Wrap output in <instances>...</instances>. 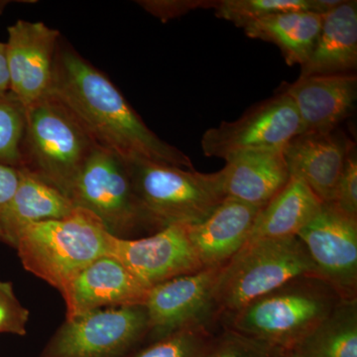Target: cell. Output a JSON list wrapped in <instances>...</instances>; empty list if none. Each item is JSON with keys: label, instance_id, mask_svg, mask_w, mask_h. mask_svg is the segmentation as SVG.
I'll use <instances>...</instances> for the list:
<instances>
[{"label": "cell", "instance_id": "obj_9", "mask_svg": "<svg viewBox=\"0 0 357 357\" xmlns=\"http://www.w3.org/2000/svg\"><path fill=\"white\" fill-rule=\"evenodd\" d=\"M300 130L297 109L283 91L249 109L236 121L208 129L202 136V151L204 156L225 160L250 150H283Z\"/></svg>", "mask_w": 357, "mask_h": 357}, {"label": "cell", "instance_id": "obj_4", "mask_svg": "<svg viewBox=\"0 0 357 357\" xmlns=\"http://www.w3.org/2000/svg\"><path fill=\"white\" fill-rule=\"evenodd\" d=\"M126 162L134 192L155 231L203 222L227 198L222 170L204 174L147 160Z\"/></svg>", "mask_w": 357, "mask_h": 357}, {"label": "cell", "instance_id": "obj_8", "mask_svg": "<svg viewBox=\"0 0 357 357\" xmlns=\"http://www.w3.org/2000/svg\"><path fill=\"white\" fill-rule=\"evenodd\" d=\"M149 332L145 305L96 310L66 319L40 357H126Z\"/></svg>", "mask_w": 357, "mask_h": 357}, {"label": "cell", "instance_id": "obj_22", "mask_svg": "<svg viewBox=\"0 0 357 357\" xmlns=\"http://www.w3.org/2000/svg\"><path fill=\"white\" fill-rule=\"evenodd\" d=\"M323 14L292 11L275 14L244 25L250 38L271 42L279 47L289 66L306 63L321 31Z\"/></svg>", "mask_w": 357, "mask_h": 357}, {"label": "cell", "instance_id": "obj_15", "mask_svg": "<svg viewBox=\"0 0 357 357\" xmlns=\"http://www.w3.org/2000/svg\"><path fill=\"white\" fill-rule=\"evenodd\" d=\"M284 93L297 109L300 134L331 133L354 112L357 77L349 73L299 77Z\"/></svg>", "mask_w": 357, "mask_h": 357}, {"label": "cell", "instance_id": "obj_7", "mask_svg": "<svg viewBox=\"0 0 357 357\" xmlns=\"http://www.w3.org/2000/svg\"><path fill=\"white\" fill-rule=\"evenodd\" d=\"M68 198L76 208L96 215L112 236L135 238L155 231L134 192L128 162L96 146L70 185Z\"/></svg>", "mask_w": 357, "mask_h": 357}, {"label": "cell", "instance_id": "obj_23", "mask_svg": "<svg viewBox=\"0 0 357 357\" xmlns=\"http://www.w3.org/2000/svg\"><path fill=\"white\" fill-rule=\"evenodd\" d=\"M295 349L301 357H357V298L340 301Z\"/></svg>", "mask_w": 357, "mask_h": 357}, {"label": "cell", "instance_id": "obj_11", "mask_svg": "<svg viewBox=\"0 0 357 357\" xmlns=\"http://www.w3.org/2000/svg\"><path fill=\"white\" fill-rule=\"evenodd\" d=\"M220 269L204 268L150 289L144 304L149 318L150 342L218 321L213 291Z\"/></svg>", "mask_w": 357, "mask_h": 357}, {"label": "cell", "instance_id": "obj_33", "mask_svg": "<svg viewBox=\"0 0 357 357\" xmlns=\"http://www.w3.org/2000/svg\"><path fill=\"white\" fill-rule=\"evenodd\" d=\"M275 357H301L296 349H290V351H280Z\"/></svg>", "mask_w": 357, "mask_h": 357}, {"label": "cell", "instance_id": "obj_29", "mask_svg": "<svg viewBox=\"0 0 357 357\" xmlns=\"http://www.w3.org/2000/svg\"><path fill=\"white\" fill-rule=\"evenodd\" d=\"M338 210L357 220V155L351 148L338 178L332 203Z\"/></svg>", "mask_w": 357, "mask_h": 357}, {"label": "cell", "instance_id": "obj_16", "mask_svg": "<svg viewBox=\"0 0 357 357\" xmlns=\"http://www.w3.org/2000/svg\"><path fill=\"white\" fill-rule=\"evenodd\" d=\"M354 143L344 134H298L283 148L291 177L306 183L324 204L333 199L338 178Z\"/></svg>", "mask_w": 357, "mask_h": 357}, {"label": "cell", "instance_id": "obj_2", "mask_svg": "<svg viewBox=\"0 0 357 357\" xmlns=\"http://www.w3.org/2000/svg\"><path fill=\"white\" fill-rule=\"evenodd\" d=\"M342 300L321 277L302 275L234 312L227 326L278 351H290Z\"/></svg>", "mask_w": 357, "mask_h": 357}, {"label": "cell", "instance_id": "obj_5", "mask_svg": "<svg viewBox=\"0 0 357 357\" xmlns=\"http://www.w3.org/2000/svg\"><path fill=\"white\" fill-rule=\"evenodd\" d=\"M316 268L297 236L248 241L220 267L213 297L218 319L229 318L249 303Z\"/></svg>", "mask_w": 357, "mask_h": 357}, {"label": "cell", "instance_id": "obj_20", "mask_svg": "<svg viewBox=\"0 0 357 357\" xmlns=\"http://www.w3.org/2000/svg\"><path fill=\"white\" fill-rule=\"evenodd\" d=\"M357 66V2L342 0L323 14L321 31L300 77L347 74Z\"/></svg>", "mask_w": 357, "mask_h": 357}, {"label": "cell", "instance_id": "obj_25", "mask_svg": "<svg viewBox=\"0 0 357 357\" xmlns=\"http://www.w3.org/2000/svg\"><path fill=\"white\" fill-rule=\"evenodd\" d=\"M211 326L201 325L178 331L151 340L126 357H202L217 335Z\"/></svg>", "mask_w": 357, "mask_h": 357}, {"label": "cell", "instance_id": "obj_30", "mask_svg": "<svg viewBox=\"0 0 357 357\" xmlns=\"http://www.w3.org/2000/svg\"><path fill=\"white\" fill-rule=\"evenodd\" d=\"M136 3L148 13L163 22L180 17L199 8H215L217 1H189V0H141Z\"/></svg>", "mask_w": 357, "mask_h": 357}, {"label": "cell", "instance_id": "obj_34", "mask_svg": "<svg viewBox=\"0 0 357 357\" xmlns=\"http://www.w3.org/2000/svg\"><path fill=\"white\" fill-rule=\"evenodd\" d=\"M9 3H11V1H8V0H0V15H1L4 9L6 8V6H8Z\"/></svg>", "mask_w": 357, "mask_h": 357}, {"label": "cell", "instance_id": "obj_27", "mask_svg": "<svg viewBox=\"0 0 357 357\" xmlns=\"http://www.w3.org/2000/svg\"><path fill=\"white\" fill-rule=\"evenodd\" d=\"M279 351L225 326L202 357H275Z\"/></svg>", "mask_w": 357, "mask_h": 357}, {"label": "cell", "instance_id": "obj_6", "mask_svg": "<svg viewBox=\"0 0 357 357\" xmlns=\"http://www.w3.org/2000/svg\"><path fill=\"white\" fill-rule=\"evenodd\" d=\"M96 146L74 114L52 93L25 107L22 168L66 196Z\"/></svg>", "mask_w": 357, "mask_h": 357}, {"label": "cell", "instance_id": "obj_10", "mask_svg": "<svg viewBox=\"0 0 357 357\" xmlns=\"http://www.w3.org/2000/svg\"><path fill=\"white\" fill-rule=\"evenodd\" d=\"M321 277L342 299L357 298V220L333 204L321 211L297 236Z\"/></svg>", "mask_w": 357, "mask_h": 357}, {"label": "cell", "instance_id": "obj_17", "mask_svg": "<svg viewBox=\"0 0 357 357\" xmlns=\"http://www.w3.org/2000/svg\"><path fill=\"white\" fill-rule=\"evenodd\" d=\"M260 208L227 197L203 222L187 225L203 268L222 267L245 245Z\"/></svg>", "mask_w": 357, "mask_h": 357}, {"label": "cell", "instance_id": "obj_1", "mask_svg": "<svg viewBox=\"0 0 357 357\" xmlns=\"http://www.w3.org/2000/svg\"><path fill=\"white\" fill-rule=\"evenodd\" d=\"M50 93L64 103L98 146L126 161L147 160L194 170L191 159L148 128L107 75L61 41Z\"/></svg>", "mask_w": 357, "mask_h": 357}, {"label": "cell", "instance_id": "obj_3", "mask_svg": "<svg viewBox=\"0 0 357 357\" xmlns=\"http://www.w3.org/2000/svg\"><path fill=\"white\" fill-rule=\"evenodd\" d=\"M112 237L93 213L76 208L60 220L33 223L15 249L26 271L61 293L89 265L109 256Z\"/></svg>", "mask_w": 357, "mask_h": 357}, {"label": "cell", "instance_id": "obj_12", "mask_svg": "<svg viewBox=\"0 0 357 357\" xmlns=\"http://www.w3.org/2000/svg\"><path fill=\"white\" fill-rule=\"evenodd\" d=\"M109 256L149 289L204 269L188 236L187 225H169L152 236L135 238L112 236Z\"/></svg>", "mask_w": 357, "mask_h": 357}, {"label": "cell", "instance_id": "obj_28", "mask_svg": "<svg viewBox=\"0 0 357 357\" xmlns=\"http://www.w3.org/2000/svg\"><path fill=\"white\" fill-rule=\"evenodd\" d=\"M29 316L16 297L13 283L0 281V333L25 335Z\"/></svg>", "mask_w": 357, "mask_h": 357}, {"label": "cell", "instance_id": "obj_18", "mask_svg": "<svg viewBox=\"0 0 357 357\" xmlns=\"http://www.w3.org/2000/svg\"><path fill=\"white\" fill-rule=\"evenodd\" d=\"M222 169L225 196L262 210L290 180L282 150H250L231 155Z\"/></svg>", "mask_w": 357, "mask_h": 357}, {"label": "cell", "instance_id": "obj_21", "mask_svg": "<svg viewBox=\"0 0 357 357\" xmlns=\"http://www.w3.org/2000/svg\"><path fill=\"white\" fill-rule=\"evenodd\" d=\"M323 204L306 183L291 177L285 188L260 210L248 241L297 236Z\"/></svg>", "mask_w": 357, "mask_h": 357}, {"label": "cell", "instance_id": "obj_14", "mask_svg": "<svg viewBox=\"0 0 357 357\" xmlns=\"http://www.w3.org/2000/svg\"><path fill=\"white\" fill-rule=\"evenodd\" d=\"M150 289L121 261L103 256L89 265L63 289L66 319L107 307L144 305Z\"/></svg>", "mask_w": 357, "mask_h": 357}, {"label": "cell", "instance_id": "obj_13", "mask_svg": "<svg viewBox=\"0 0 357 357\" xmlns=\"http://www.w3.org/2000/svg\"><path fill=\"white\" fill-rule=\"evenodd\" d=\"M10 93L24 107L49 95L61 33L42 21L17 20L7 28Z\"/></svg>", "mask_w": 357, "mask_h": 357}, {"label": "cell", "instance_id": "obj_24", "mask_svg": "<svg viewBox=\"0 0 357 357\" xmlns=\"http://www.w3.org/2000/svg\"><path fill=\"white\" fill-rule=\"evenodd\" d=\"M342 0H222L215 6V15L237 27L275 14L292 11H314L324 14Z\"/></svg>", "mask_w": 357, "mask_h": 357}, {"label": "cell", "instance_id": "obj_26", "mask_svg": "<svg viewBox=\"0 0 357 357\" xmlns=\"http://www.w3.org/2000/svg\"><path fill=\"white\" fill-rule=\"evenodd\" d=\"M25 107L11 93L0 96V164L22 168Z\"/></svg>", "mask_w": 357, "mask_h": 357}, {"label": "cell", "instance_id": "obj_19", "mask_svg": "<svg viewBox=\"0 0 357 357\" xmlns=\"http://www.w3.org/2000/svg\"><path fill=\"white\" fill-rule=\"evenodd\" d=\"M20 182L0 218V243L15 248L22 232L33 223L68 217L76 206L67 196L36 174L18 168Z\"/></svg>", "mask_w": 357, "mask_h": 357}, {"label": "cell", "instance_id": "obj_32", "mask_svg": "<svg viewBox=\"0 0 357 357\" xmlns=\"http://www.w3.org/2000/svg\"><path fill=\"white\" fill-rule=\"evenodd\" d=\"M10 93L8 68H7L6 43L0 42V96Z\"/></svg>", "mask_w": 357, "mask_h": 357}, {"label": "cell", "instance_id": "obj_31", "mask_svg": "<svg viewBox=\"0 0 357 357\" xmlns=\"http://www.w3.org/2000/svg\"><path fill=\"white\" fill-rule=\"evenodd\" d=\"M18 182H20L18 169L0 164V218L10 203Z\"/></svg>", "mask_w": 357, "mask_h": 357}]
</instances>
